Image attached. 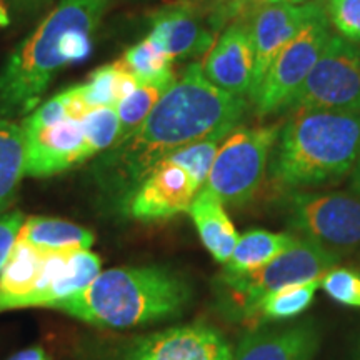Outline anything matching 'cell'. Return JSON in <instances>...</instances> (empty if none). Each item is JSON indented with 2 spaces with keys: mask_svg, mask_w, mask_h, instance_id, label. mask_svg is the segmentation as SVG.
Here are the masks:
<instances>
[{
  "mask_svg": "<svg viewBox=\"0 0 360 360\" xmlns=\"http://www.w3.org/2000/svg\"><path fill=\"white\" fill-rule=\"evenodd\" d=\"M245 110V98L215 87L199 64H191L162 94L141 129L103 157V172L132 195L164 157L207 139L227 137Z\"/></svg>",
  "mask_w": 360,
  "mask_h": 360,
  "instance_id": "obj_1",
  "label": "cell"
},
{
  "mask_svg": "<svg viewBox=\"0 0 360 360\" xmlns=\"http://www.w3.org/2000/svg\"><path fill=\"white\" fill-rule=\"evenodd\" d=\"M112 0H60L37 29L13 49L0 70V114L37 109L57 72L92 53V35Z\"/></svg>",
  "mask_w": 360,
  "mask_h": 360,
  "instance_id": "obj_2",
  "label": "cell"
},
{
  "mask_svg": "<svg viewBox=\"0 0 360 360\" xmlns=\"http://www.w3.org/2000/svg\"><path fill=\"white\" fill-rule=\"evenodd\" d=\"M192 295L187 278L172 269L120 267L101 272L84 290L49 309L92 326L130 328L180 317Z\"/></svg>",
  "mask_w": 360,
  "mask_h": 360,
  "instance_id": "obj_3",
  "label": "cell"
},
{
  "mask_svg": "<svg viewBox=\"0 0 360 360\" xmlns=\"http://www.w3.org/2000/svg\"><path fill=\"white\" fill-rule=\"evenodd\" d=\"M360 155V112L300 110L278 130L269 162L274 184L285 191L337 182Z\"/></svg>",
  "mask_w": 360,
  "mask_h": 360,
  "instance_id": "obj_4",
  "label": "cell"
},
{
  "mask_svg": "<svg viewBox=\"0 0 360 360\" xmlns=\"http://www.w3.org/2000/svg\"><path fill=\"white\" fill-rule=\"evenodd\" d=\"M278 130V125L233 129L220 143L204 187L224 205L250 202L264 182Z\"/></svg>",
  "mask_w": 360,
  "mask_h": 360,
  "instance_id": "obj_5",
  "label": "cell"
},
{
  "mask_svg": "<svg viewBox=\"0 0 360 360\" xmlns=\"http://www.w3.org/2000/svg\"><path fill=\"white\" fill-rule=\"evenodd\" d=\"M339 262V254L297 236L295 244L272 262L240 276L222 274V282L229 292L233 312L244 321L249 310L270 292L292 283L322 281L328 270L337 267Z\"/></svg>",
  "mask_w": 360,
  "mask_h": 360,
  "instance_id": "obj_6",
  "label": "cell"
},
{
  "mask_svg": "<svg viewBox=\"0 0 360 360\" xmlns=\"http://www.w3.org/2000/svg\"><path fill=\"white\" fill-rule=\"evenodd\" d=\"M287 224L335 254L360 249V197L347 192H290Z\"/></svg>",
  "mask_w": 360,
  "mask_h": 360,
  "instance_id": "obj_7",
  "label": "cell"
},
{
  "mask_svg": "<svg viewBox=\"0 0 360 360\" xmlns=\"http://www.w3.org/2000/svg\"><path fill=\"white\" fill-rule=\"evenodd\" d=\"M290 110L360 112V44L330 34Z\"/></svg>",
  "mask_w": 360,
  "mask_h": 360,
  "instance_id": "obj_8",
  "label": "cell"
},
{
  "mask_svg": "<svg viewBox=\"0 0 360 360\" xmlns=\"http://www.w3.org/2000/svg\"><path fill=\"white\" fill-rule=\"evenodd\" d=\"M330 24L326 15L309 24L287 45L265 72L250 98L259 115H272L290 109L315 62L330 37Z\"/></svg>",
  "mask_w": 360,
  "mask_h": 360,
  "instance_id": "obj_9",
  "label": "cell"
},
{
  "mask_svg": "<svg viewBox=\"0 0 360 360\" xmlns=\"http://www.w3.org/2000/svg\"><path fill=\"white\" fill-rule=\"evenodd\" d=\"M110 360H233V350L215 327L188 323L139 337Z\"/></svg>",
  "mask_w": 360,
  "mask_h": 360,
  "instance_id": "obj_10",
  "label": "cell"
},
{
  "mask_svg": "<svg viewBox=\"0 0 360 360\" xmlns=\"http://www.w3.org/2000/svg\"><path fill=\"white\" fill-rule=\"evenodd\" d=\"M200 188L182 165L165 157L132 192L129 212L134 219L146 222L170 219L188 212V207Z\"/></svg>",
  "mask_w": 360,
  "mask_h": 360,
  "instance_id": "obj_11",
  "label": "cell"
},
{
  "mask_svg": "<svg viewBox=\"0 0 360 360\" xmlns=\"http://www.w3.org/2000/svg\"><path fill=\"white\" fill-rule=\"evenodd\" d=\"M326 15L317 0L304 4H267L252 22V40L255 49V79L250 96L278 53L309 24Z\"/></svg>",
  "mask_w": 360,
  "mask_h": 360,
  "instance_id": "obj_12",
  "label": "cell"
},
{
  "mask_svg": "<svg viewBox=\"0 0 360 360\" xmlns=\"http://www.w3.org/2000/svg\"><path fill=\"white\" fill-rule=\"evenodd\" d=\"M25 175L49 177L87 160L90 155L82 122L65 119L45 127L24 129Z\"/></svg>",
  "mask_w": 360,
  "mask_h": 360,
  "instance_id": "obj_13",
  "label": "cell"
},
{
  "mask_svg": "<svg viewBox=\"0 0 360 360\" xmlns=\"http://www.w3.org/2000/svg\"><path fill=\"white\" fill-rule=\"evenodd\" d=\"M200 67L215 87L236 97H250L255 79V49L250 25L244 22L229 25L207 52Z\"/></svg>",
  "mask_w": 360,
  "mask_h": 360,
  "instance_id": "obj_14",
  "label": "cell"
},
{
  "mask_svg": "<svg viewBox=\"0 0 360 360\" xmlns=\"http://www.w3.org/2000/svg\"><path fill=\"white\" fill-rule=\"evenodd\" d=\"M220 29L200 7L188 0L160 8L152 17L148 37L160 45L162 51L172 57L188 58L209 52Z\"/></svg>",
  "mask_w": 360,
  "mask_h": 360,
  "instance_id": "obj_15",
  "label": "cell"
},
{
  "mask_svg": "<svg viewBox=\"0 0 360 360\" xmlns=\"http://www.w3.org/2000/svg\"><path fill=\"white\" fill-rule=\"evenodd\" d=\"M321 332L314 321L276 328H252L238 344L233 360H314Z\"/></svg>",
  "mask_w": 360,
  "mask_h": 360,
  "instance_id": "obj_16",
  "label": "cell"
},
{
  "mask_svg": "<svg viewBox=\"0 0 360 360\" xmlns=\"http://www.w3.org/2000/svg\"><path fill=\"white\" fill-rule=\"evenodd\" d=\"M188 214L210 255L220 264L227 262L236 249L238 233L225 212L224 202L209 188L202 187L188 207Z\"/></svg>",
  "mask_w": 360,
  "mask_h": 360,
  "instance_id": "obj_17",
  "label": "cell"
},
{
  "mask_svg": "<svg viewBox=\"0 0 360 360\" xmlns=\"http://www.w3.org/2000/svg\"><path fill=\"white\" fill-rule=\"evenodd\" d=\"M49 252L17 238L6 265L0 270V312L19 307L37 287Z\"/></svg>",
  "mask_w": 360,
  "mask_h": 360,
  "instance_id": "obj_18",
  "label": "cell"
},
{
  "mask_svg": "<svg viewBox=\"0 0 360 360\" xmlns=\"http://www.w3.org/2000/svg\"><path fill=\"white\" fill-rule=\"evenodd\" d=\"M297 236L289 232H269L262 229H250L238 236L231 259L225 262L224 274L240 276V274L257 270L283 254L295 244Z\"/></svg>",
  "mask_w": 360,
  "mask_h": 360,
  "instance_id": "obj_19",
  "label": "cell"
},
{
  "mask_svg": "<svg viewBox=\"0 0 360 360\" xmlns=\"http://www.w3.org/2000/svg\"><path fill=\"white\" fill-rule=\"evenodd\" d=\"M321 281L292 283L270 292L249 310L244 322L257 328L267 322H287L302 315L314 302Z\"/></svg>",
  "mask_w": 360,
  "mask_h": 360,
  "instance_id": "obj_20",
  "label": "cell"
},
{
  "mask_svg": "<svg viewBox=\"0 0 360 360\" xmlns=\"http://www.w3.org/2000/svg\"><path fill=\"white\" fill-rule=\"evenodd\" d=\"M17 238L45 252L87 250L94 244V233L87 229L47 217L27 219Z\"/></svg>",
  "mask_w": 360,
  "mask_h": 360,
  "instance_id": "obj_21",
  "label": "cell"
},
{
  "mask_svg": "<svg viewBox=\"0 0 360 360\" xmlns=\"http://www.w3.org/2000/svg\"><path fill=\"white\" fill-rule=\"evenodd\" d=\"M139 87L137 79L117 60L114 64L98 67L90 74L89 82L79 85L80 96L90 110L101 107H114L117 109L125 97H129Z\"/></svg>",
  "mask_w": 360,
  "mask_h": 360,
  "instance_id": "obj_22",
  "label": "cell"
},
{
  "mask_svg": "<svg viewBox=\"0 0 360 360\" xmlns=\"http://www.w3.org/2000/svg\"><path fill=\"white\" fill-rule=\"evenodd\" d=\"M24 175V132L17 124L0 119V214L11 205Z\"/></svg>",
  "mask_w": 360,
  "mask_h": 360,
  "instance_id": "obj_23",
  "label": "cell"
},
{
  "mask_svg": "<svg viewBox=\"0 0 360 360\" xmlns=\"http://www.w3.org/2000/svg\"><path fill=\"white\" fill-rule=\"evenodd\" d=\"M120 62L137 79L139 84L170 87L175 80L172 70L174 58L162 51L160 45L148 35L139 44L129 47Z\"/></svg>",
  "mask_w": 360,
  "mask_h": 360,
  "instance_id": "obj_24",
  "label": "cell"
},
{
  "mask_svg": "<svg viewBox=\"0 0 360 360\" xmlns=\"http://www.w3.org/2000/svg\"><path fill=\"white\" fill-rule=\"evenodd\" d=\"M101 267L102 262L98 255L89 249L72 252L64 272L56 278V282L45 292L40 307L49 309V305H52L53 302H58V300L67 299V297L84 290L85 287L96 281L98 274H101Z\"/></svg>",
  "mask_w": 360,
  "mask_h": 360,
  "instance_id": "obj_25",
  "label": "cell"
},
{
  "mask_svg": "<svg viewBox=\"0 0 360 360\" xmlns=\"http://www.w3.org/2000/svg\"><path fill=\"white\" fill-rule=\"evenodd\" d=\"M169 87H162V85L139 84V87L117 105V114L120 119V135L114 147H119L120 143L129 141L141 129V125L146 122L162 94Z\"/></svg>",
  "mask_w": 360,
  "mask_h": 360,
  "instance_id": "obj_26",
  "label": "cell"
},
{
  "mask_svg": "<svg viewBox=\"0 0 360 360\" xmlns=\"http://www.w3.org/2000/svg\"><path fill=\"white\" fill-rule=\"evenodd\" d=\"M82 129L90 155L112 148L119 141L120 119L114 107L90 110L82 120Z\"/></svg>",
  "mask_w": 360,
  "mask_h": 360,
  "instance_id": "obj_27",
  "label": "cell"
},
{
  "mask_svg": "<svg viewBox=\"0 0 360 360\" xmlns=\"http://www.w3.org/2000/svg\"><path fill=\"white\" fill-rule=\"evenodd\" d=\"M225 137H212L207 139V141H200L192 146H187L184 148L169 154V159L177 162L179 165H182L188 174L195 179V182L200 187L205 186L207 177H209L210 169H212L214 159L217 155V150ZM165 159V157H164Z\"/></svg>",
  "mask_w": 360,
  "mask_h": 360,
  "instance_id": "obj_28",
  "label": "cell"
},
{
  "mask_svg": "<svg viewBox=\"0 0 360 360\" xmlns=\"http://www.w3.org/2000/svg\"><path fill=\"white\" fill-rule=\"evenodd\" d=\"M321 287L334 302L360 309V270L352 267L330 269L322 277Z\"/></svg>",
  "mask_w": 360,
  "mask_h": 360,
  "instance_id": "obj_29",
  "label": "cell"
},
{
  "mask_svg": "<svg viewBox=\"0 0 360 360\" xmlns=\"http://www.w3.org/2000/svg\"><path fill=\"white\" fill-rule=\"evenodd\" d=\"M326 13L337 35L360 44V0H328Z\"/></svg>",
  "mask_w": 360,
  "mask_h": 360,
  "instance_id": "obj_30",
  "label": "cell"
},
{
  "mask_svg": "<svg viewBox=\"0 0 360 360\" xmlns=\"http://www.w3.org/2000/svg\"><path fill=\"white\" fill-rule=\"evenodd\" d=\"M188 2L200 7L205 13H209L215 25L222 30V27L229 20L240 15L255 0H188Z\"/></svg>",
  "mask_w": 360,
  "mask_h": 360,
  "instance_id": "obj_31",
  "label": "cell"
},
{
  "mask_svg": "<svg viewBox=\"0 0 360 360\" xmlns=\"http://www.w3.org/2000/svg\"><path fill=\"white\" fill-rule=\"evenodd\" d=\"M24 215L20 212H11L0 215V270L6 265L17 236H19L22 225H24Z\"/></svg>",
  "mask_w": 360,
  "mask_h": 360,
  "instance_id": "obj_32",
  "label": "cell"
},
{
  "mask_svg": "<svg viewBox=\"0 0 360 360\" xmlns=\"http://www.w3.org/2000/svg\"><path fill=\"white\" fill-rule=\"evenodd\" d=\"M15 12L22 13V15H27V13H32L37 11V8L44 7L49 0H11Z\"/></svg>",
  "mask_w": 360,
  "mask_h": 360,
  "instance_id": "obj_33",
  "label": "cell"
},
{
  "mask_svg": "<svg viewBox=\"0 0 360 360\" xmlns=\"http://www.w3.org/2000/svg\"><path fill=\"white\" fill-rule=\"evenodd\" d=\"M8 360H49V357H47V354L44 352V349L32 347V349L22 350V352L15 354Z\"/></svg>",
  "mask_w": 360,
  "mask_h": 360,
  "instance_id": "obj_34",
  "label": "cell"
},
{
  "mask_svg": "<svg viewBox=\"0 0 360 360\" xmlns=\"http://www.w3.org/2000/svg\"><path fill=\"white\" fill-rule=\"evenodd\" d=\"M350 184H352V191L360 197V155L352 169V182Z\"/></svg>",
  "mask_w": 360,
  "mask_h": 360,
  "instance_id": "obj_35",
  "label": "cell"
},
{
  "mask_svg": "<svg viewBox=\"0 0 360 360\" xmlns=\"http://www.w3.org/2000/svg\"><path fill=\"white\" fill-rule=\"evenodd\" d=\"M11 25V15H8V8L4 0H0V29Z\"/></svg>",
  "mask_w": 360,
  "mask_h": 360,
  "instance_id": "obj_36",
  "label": "cell"
},
{
  "mask_svg": "<svg viewBox=\"0 0 360 360\" xmlns=\"http://www.w3.org/2000/svg\"><path fill=\"white\" fill-rule=\"evenodd\" d=\"M267 6V4H304L305 0H257Z\"/></svg>",
  "mask_w": 360,
  "mask_h": 360,
  "instance_id": "obj_37",
  "label": "cell"
},
{
  "mask_svg": "<svg viewBox=\"0 0 360 360\" xmlns=\"http://www.w3.org/2000/svg\"><path fill=\"white\" fill-rule=\"evenodd\" d=\"M357 360H360V349H359V355H357Z\"/></svg>",
  "mask_w": 360,
  "mask_h": 360,
  "instance_id": "obj_38",
  "label": "cell"
}]
</instances>
